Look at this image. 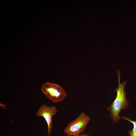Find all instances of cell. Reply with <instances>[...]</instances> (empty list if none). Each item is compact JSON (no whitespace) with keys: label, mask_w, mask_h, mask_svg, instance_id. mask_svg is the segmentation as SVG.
<instances>
[{"label":"cell","mask_w":136,"mask_h":136,"mask_svg":"<svg viewBox=\"0 0 136 136\" xmlns=\"http://www.w3.org/2000/svg\"><path fill=\"white\" fill-rule=\"evenodd\" d=\"M117 73L119 85L114 90L117 92V96L114 101L107 109L110 113L109 116L113 120V123H117L120 120L121 117L120 114L121 110L126 109L129 105L125 90L127 81H124L121 84V73L119 70H117Z\"/></svg>","instance_id":"1"},{"label":"cell","mask_w":136,"mask_h":136,"mask_svg":"<svg viewBox=\"0 0 136 136\" xmlns=\"http://www.w3.org/2000/svg\"><path fill=\"white\" fill-rule=\"evenodd\" d=\"M90 119V117L82 112L76 118L68 124L64 132L67 136L80 135L84 131Z\"/></svg>","instance_id":"2"},{"label":"cell","mask_w":136,"mask_h":136,"mask_svg":"<svg viewBox=\"0 0 136 136\" xmlns=\"http://www.w3.org/2000/svg\"><path fill=\"white\" fill-rule=\"evenodd\" d=\"M41 89L43 93L54 103L63 101L67 96L63 88L57 84L46 82L42 85Z\"/></svg>","instance_id":"3"},{"label":"cell","mask_w":136,"mask_h":136,"mask_svg":"<svg viewBox=\"0 0 136 136\" xmlns=\"http://www.w3.org/2000/svg\"><path fill=\"white\" fill-rule=\"evenodd\" d=\"M58 112L55 106H48L44 104L41 105L36 112L38 117H43L46 122L48 126L47 136H50L52 133L53 127L52 117Z\"/></svg>","instance_id":"4"},{"label":"cell","mask_w":136,"mask_h":136,"mask_svg":"<svg viewBox=\"0 0 136 136\" xmlns=\"http://www.w3.org/2000/svg\"><path fill=\"white\" fill-rule=\"evenodd\" d=\"M124 120H127L132 124L133 128L132 129H130L128 132L129 136H136V121H134L130 119L129 118L123 116L121 117Z\"/></svg>","instance_id":"5"},{"label":"cell","mask_w":136,"mask_h":136,"mask_svg":"<svg viewBox=\"0 0 136 136\" xmlns=\"http://www.w3.org/2000/svg\"><path fill=\"white\" fill-rule=\"evenodd\" d=\"M74 136H90L88 134H80L78 135Z\"/></svg>","instance_id":"6"}]
</instances>
